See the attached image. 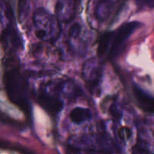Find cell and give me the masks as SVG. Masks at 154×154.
Masks as SVG:
<instances>
[{
	"label": "cell",
	"mask_w": 154,
	"mask_h": 154,
	"mask_svg": "<svg viewBox=\"0 0 154 154\" xmlns=\"http://www.w3.org/2000/svg\"><path fill=\"white\" fill-rule=\"evenodd\" d=\"M35 33L39 40L43 42H56L60 37V27L58 20L43 8L35 11L32 17Z\"/></svg>",
	"instance_id": "7a4b0ae2"
},
{
	"label": "cell",
	"mask_w": 154,
	"mask_h": 154,
	"mask_svg": "<svg viewBox=\"0 0 154 154\" xmlns=\"http://www.w3.org/2000/svg\"><path fill=\"white\" fill-rule=\"evenodd\" d=\"M109 137L105 135H86L74 143L82 154H114L115 147Z\"/></svg>",
	"instance_id": "3957f363"
},
{
	"label": "cell",
	"mask_w": 154,
	"mask_h": 154,
	"mask_svg": "<svg viewBox=\"0 0 154 154\" xmlns=\"http://www.w3.org/2000/svg\"><path fill=\"white\" fill-rule=\"evenodd\" d=\"M103 67L97 59L92 57L83 63L82 77L88 90L92 94L99 92L102 83Z\"/></svg>",
	"instance_id": "5b68a950"
},
{
	"label": "cell",
	"mask_w": 154,
	"mask_h": 154,
	"mask_svg": "<svg viewBox=\"0 0 154 154\" xmlns=\"http://www.w3.org/2000/svg\"><path fill=\"white\" fill-rule=\"evenodd\" d=\"M92 116L93 114L89 108L82 107H76L69 113V118L71 121L78 125L90 120L92 118Z\"/></svg>",
	"instance_id": "30bf717a"
},
{
	"label": "cell",
	"mask_w": 154,
	"mask_h": 154,
	"mask_svg": "<svg viewBox=\"0 0 154 154\" xmlns=\"http://www.w3.org/2000/svg\"><path fill=\"white\" fill-rule=\"evenodd\" d=\"M81 4V0H57L55 14L59 22L69 23L73 20Z\"/></svg>",
	"instance_id": "8992f818"
},
{
	"label": "cell",
	"mask_w": 154,
	"mask_h": 154,
	"mask_svg": "<svg viewBox=\"0 0 154 154\" xmlns=\"http://www.w3.org/2000/svg\"><path fill=\"white\" fill-rule=\"evenodd\" d=\"M119 138L122 140L128 138L130 135V130L126 127H121L118 131Z\"/></svg>",
	"instance_id": "8fae6325"
},
{
	"label": "cell",
	"mask_w": 154,
	"mask_h": 154,
	"mask_svg": "<svg viewBox=\"0 0 154 154\" xmlns=\"http://www.w3.org/2000/svg\"><path fill=\"white\" fill-rule=\"evenodd\" d=\"M4 84L11 102L26 114H29L30 105L27 96L26 86L17 69H11L5 73Z\"/></svg>",
	"instance_id": "6da1fadb"
},
{
	"label": "cell",
	"mask_w": 154,
	"mask_h": 154,
	"mask_svg": "<svg viewBox=\"0 0 154 154\" xmlns=\"http://www.w3.org/2000/svg\"><path fill=\"white\" fill-rule=\"evenodd\" d=\"M38 102L50 114L56 115L63 109V101L56 96L45 92H40L38 95Z\"/></svg>",
	"instance_id": "52a82bcc"
},
{
	"label": "cell",
	"mask_w": 154,
	"mask_h": 154,
	"mask_svg": "<svg viewBox=\"0 0 154 154\" xmlns=\"http://www.w3.org/2000/svg\"><path fill=\"white\" fill-rule=\"evenodd\" d=\"M114 0H99L95 7V17L100 22L107 20L115 7Z\"/></svg>",
	"instance_id": "9c48e42d"
},
{
	"label": "cell",
	"mask_w": 154,
	"mask_h": 154,
	"mask_svg": "<svg viewBox=\"0 0 154 154\" xmlns=\"http://www.w3.org/2000/svg\"><path fill=\"white\" fill-rule=\"evenodd\" d=\"M132 93L137 106L141 111L147 114H154V96L147 93L136 85L132 87Z\"/></svg>",
	"instance_id": "ba28073f"
},
{
	"label": "cell",
	"mask_w": 154,
	"mask_h": 154,
	"mask_svg": "<svg viewBox=\"0 0 154 154\" xmlns=\"http://www.w3.org/2000/svg\"><path fill=\"white\" fill-rule=\"evenodd\" d=\"M141 23L137 21L126 22L122 24L115 31L111 32L110 44L108 48V59L113 58L118 56L120 51L124 48L125 43L127 42L132 33L141 26Z\"/></svg>",
	"instance_id": "277c9868"
}]
</instances>
